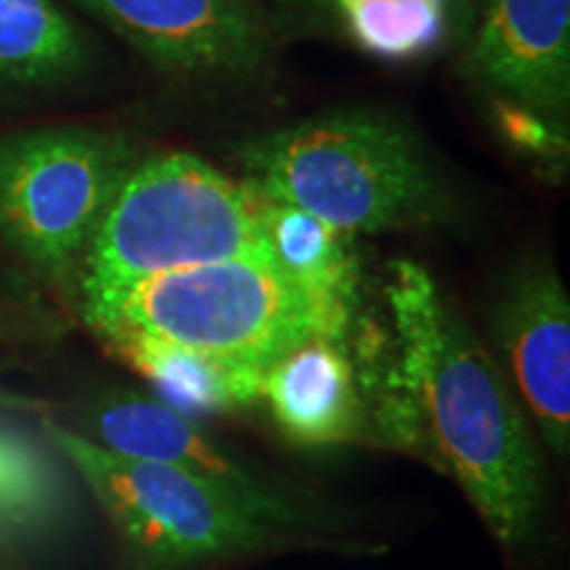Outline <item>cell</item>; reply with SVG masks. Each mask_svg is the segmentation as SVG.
I'll use <instances>...</instances> for the list:
<instances>
[{
	"mask_svg": "<svg viewBox=\"0 0 570 570\" xmlns=\"http://www.w3.org/2000/svg\"><path fill=\"white\" fill-rule=\"evenodd\" d=\"M386 304L394 362L370 402V428L446 473L494 541L520 550L539 529L544 479L508 375L417 262L389 267Z\"/></svg>",
	"mask_w": 570,
	"mask_h": 570,
	"instance_id": "1",
	"label": "cell"
},
{
	"mask_svg": "<svg viewBox=\"0 0 570 570\" xmlns=\"http://www.w3.org/2000/svg\"><path fill=\"white\" fill-rule=\"evenodd\" d=\"M246 183L348 235L431 227L452 217V194L425 146L399 119L336 111L262 132L238 146Z\"/></svg>",
	"mask_w": 570,
	"mask_h": 570,
	"instance_id": "2",
	"label": "cell"
},
{
	"mask_svg": "<svg viewBox=\"0 0 570 570\" xmlns=\"http://www.w3.org/2000/svg\"><path fill=\"white\" fill-rule=\"evenodd\" d=\"M238 256H273L254 190L194 154L142 156L92 233L69 302L90 325L142 281Z\"/></svg>",
	"mask_w": 570,
	"mask_h": 570,
	"instance_id": "3",
	"label": "cell"
},
{
	"mask_svg": "<svg viewBox=\"0 0 570 570\" xmlns=\"http://www.w3.org/2000/svg\"><path fill=\"white\" fill-rule=\"evenodd\" d=\"M352 317L291 281L273 256H238L142 281L88 331L98 341L132 333L267 370L312 338L346 341Z\"/></svg>",
	"mask_w": 570,
	"mask_h": 570,
	"instance_id": "4",
	"label": "cell"
},
{
	"mask_svg": "<svg viewBox=\"0 0 570 570\" xmlns=\"http://www.w3.org/2000/svg\"><path fill=\"white\" fill-rule=\"evenodd\" d=\"M140 159L132 138L104 127L0 135V246L71 298L85 248Z\"/></svg>",
	"mask_w": 570,
	"mask_h": 570,
	"instance_id": "5",
	"label": "cell"
},
{
	"mask_svg": "<svg viewBox=\"0 0 570 570\" xmlns=\"http://www.w3.org/2000/svg\"><path fill=\"white\" fill-rule=\"evenodd\" d=\"M40 428L101 504L135 570H190L288 537L180 468L109 452L51 417Z\"/></svg>",
	"mask_w": 570,
	"mask_h": 570,
	"instance_id": "6",
	"label": "cell"
},
{
	"mask_svg": "<svg viewBox=\"0 0 570 570\" xmlns=\"http://www.w3.org/2000/svg\"><path fill=\"white\" fill-rule=\"evenodd\" d=\"M85 439L109 452L167 462L230 497L238 508L283 533L323 531L325 515L304 504L281 481L227 452L206 436L194 417L169 410L159 399L135 391H109L90 404Z\"/></svg>",
	"mask_w": 570,
	"mask_h": 570,
	"instance_id": "7",
	"label": "cell"
},
{
	"mask_svg": "<svg viewBox=\"0 0 570 570\" xmlns=\"http://www.w3.org/2000/svg\"><path fill=\"white\" fill-rule=\"evenodd\" d=\"M180 80H244L273 48L256 0H69Z\"/></svg>",
	"mask_w": 570,
	"mask_h": 570,
	"instance_id": "8",
	"label": "cell"
},
{
	"mask_svg": "<svg viewBox=\"0 0 570 570\" xmlns=\"http://www.w3.org/2000/svg\"><path fill=\"white\" fill-rule=\"evenodd\" d=\"M504 375L533 431L558 460L570 452V298L552 262L531 259L504 277L489 309Z\"/></svg>",
	"mask_w": 570,
	"mask_h": 570,
	"instance_id": "9",
	"label": "cell"
},
{
	"mask_svg": "<svg viewBox=\"0 0 570 570\" xmlns=\"http://www.w3.org/2000/svg\"><path fill=\"white\" fill-rule=\"evenodd\" d=\"M475 82L566 122L570 109V0H483L468 35Z\"/></svg>",
	"mask_w": 570,
	"mask_h": 570,
	"instance_id": "10",
	"label": "cell"
},
{
	"mask_svg": "<svg viewBox=\"0 0 570 570\" xmlns=\"http://www.w3.org/2000/svg\"><path fill=\"white\" fill-rule=\"evenodd\" d=\"M259 402L277 431L304 449H331L370 439L365 383L346 341L312 338L262 373Z\"/></svg>",
	"mask_w": 570,
	"mask_h": 570,
	"instance_id": "11",
	"label": "cell"
},
{
	"mask_svg": "<svg viewBox=\"0 0 570 570\" xmlns=\"http://www.w3.org/2000/svg\"><path fill=\"white\" fill-rule=\"evenodd\" d=\"M17 415L0 410V547L11 560L67 525L75 475L42 428L38 439Z\"/></svg>",
	"mask_w": 570,
	"mask_h": 570,
	"instance_id": "12",
	"label": "cell"
},
{
	"mask_svg": "<svg viewBox=\"0 0 570 570\" xmlns=\"http://www.w3.org/2000/svg\"><path fill=\"white\" fill-rule=\"evenodd\" d=\"M101 344L151 386L154 399L185 417L227 415L259 404L265 373L259 367L132 333L109 336Z\"/></svg>",
	"mask_w": 570,
	"mask_h": 570,
	"instance_id": "13",
	"label": "cell"
},
{
	"mask_svg": "<svg viewBox=\"0 0 570 570\" xmlns=\"http://www.w3.org/2000/svg\"><path fill=\"white\" fill-rule=\"evenodd\" d=\"M92 53L56 0H0V90H53L80 80Z\"/></svg>",
	"mask_w": 570,
	"mask_h": 570,
	"instance_id": "14",
	"label": "cell"
},
{
	"mask_svg": "<svg viewBox=\"0 0 570 570\" xmlns=\"http://www.w3.org/2000/svg\"><path fill=\"white\" fill-rule=\"evenodd\" d=\"M256 217L269 254L291 281L315 296L344 304L352 312L356 309L362 267L354 235L323 223L315 214L273 202L262 194H256Z\"/></svg>",
	"mask_w": 570,
	"mask_h": 570,
	"instance_id": "15",
	"label": "cell"
},
{
	"mask_svg": "<svg viewBox=\"0 0 570 570\" xmlns=\"http://www.w3.org/2000/svg\"><path fill=\"white\" fill-rule=\"evenodd\" d=\"M336 13L346 38L377 61L431 59L462 40L436 0H298Z\"/></svg>",
	"mask_w": 570,
	"mask_h": 570,
	"instance_id": "16",
	"label": "cell"
},
{
	"mask_svg": "<svg viewBox=\"0 0 570 570\" xmlns=\"http://www.w3.org/2000/svg\"><path fill=\"white\" fill-rule=\"evenodd\" d=\"M497 132L518 154L531 156L539 161H560L568 154L566 122L547 117L529 106L515 101H494Z\"/></svg>",
	"mask_w": 570,
	"mask_h": 570,
	"instance_id": "17",
	"label": "cell"
},
{
	"mask_svg": "<svg viewBox=\"0 0 570 570\" xmlns=\"http://www.w3.org/2000/svg\"><path fill=\"white\" fill-rule=\"evenodd\" d=\"M56 333V317L35 296L30 285L0 269V344L11 341H48Z\"/></svg>",
	"mask_w": 570,
	"mask_h": 570,
	"instance_id": "18",
	"label": "cell"
},
{
	"mask_svg": "<svg viewBox=\"0 0 570 570\" xmlns=\"http://www.w3.org/2000/svg\"><path fill=\"white\" fill-rule=\"evenodd\" d=\"M9 562H13V560H11V554L6 552L3 547H0V566H9Z\"/></svg>",
	"mask_w": 570,
	"mask_h": 570,
	"instance_id": "19",
	"label": "cell"
}]
</instances>
